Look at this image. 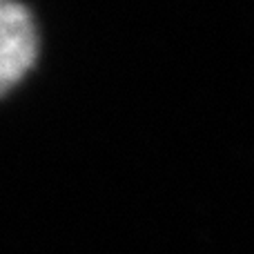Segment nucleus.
I'll return each instance as SVG.
<instances>
[{
    "label": "nucleus",
    "instance_id": "f257e3e1",
    "mask_svg": "<svg viewBox=\"0 0 254 254\" xmlns=\"http://www.w3.org/2000/svg\"><path fill=\"white\" fill-rule=\"evenodd\" d=\"M38 52V36L25 4L0 0V96L29 71Z\"/></svg>",
    "mask_w": 254,
    "mask_h": 254
}]
</instances>
